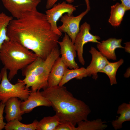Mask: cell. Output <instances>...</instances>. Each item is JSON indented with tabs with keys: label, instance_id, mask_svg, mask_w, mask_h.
<instances>
[{
	"label": "cell",
	"instance_id": "cell-10",
	"mask_svg": "<svg viewBox=\"0 0 130 130\" xmlns=\"http://www.w3.org/2000/svg\"><path fill=\"white\" fill-rule=\"evenodd\" d=\"M58 43L60 47L61 58L68 68L71 69L79 68L75 60L77 53L74 44L66 33H65L62 41H58Z\"/></svg>",
	"mask_w": 130,
	"mask_h": 130
},
{
	"label": "cell",
	"instance_id": "cell-16",
	"mask_svg": "<svg viewBox=\"0 0 130 130\" xmlns=\"http://www.w3.org/2000/svg\"><path fill=\"white\" fill-rule=\"evenodd\" d=\"M117 113L120 114L118 118L112 121V125L115 130L121 129L124 122L130 121V104L124 103L118 107Z\"/></svg>",
	"mask_w": 130,
	"mask_h": 130
},
{
	"label": "cell",
	"instance_id": "cell-25",
	"mask_svg": "<svg viewBox=\"0 0 130 130\" xmlns=\"http://www.w3.org/2000/svg\"><path fill=\"white\" fill-rule=\"evenodd\" d=\"M58 0H47L46 5V8L47 9H49L51 8L55 4ZM68 3H71L73 2L74 0H65ZM87 6V9L89 11L90 10L89 0H85Z\"/></svg>",
	"mask_w": 130,
	"mask_h": 130
},
{
	"label": "cell",
	"instance_id": "cell-28",
	"mask_svg": "<svg viewBox=\"0 0 130 130\" xmlns=\"http://www.w3.org/2000/svg\"><path fill=\"white\" fill-rule=\"evenodd\" d=\"M125 47H124L125 51L128 53L130 52V42H127L124 43Z\"/></svg>",
	"mask_w": 130,
	"mask_h": 130
},
{
	"label": "cell",
	"instance_id": "cell-3",
	"mask_svg": "<svg viewBox=\"0 0 130 130\" xmlns=\"http://www.w3.org/2000/svg\"><path fill=\"white\" fill-rule=\"evenodd\" d=\"M38 57L32 51L10 40L3 43L0 51V60L4 67L9 71L7 77L10 81L19 70L25 67Z\"/></svg>",
	"mask_w": 130,
	"mask_h": 130
},
{
	"label": "cell",
	"instance_id": "cell-24",
	"mask_svg": "<svg viewBox=\"0 0 130 130\" xmlns=\"http://www.w3.org/2000/svg\"><path fill=\"white\" fill-rule=\"evenodd\" d=\"M76 127L70 122H60L55 130H75Z\"/></svg>",
	"mask_w": 130,
	"mask_h": 130
},
{
	"label": "cell",
	"instance_id": "cell-19",
	"mask_svg": "<svg viewBox=\"0 0 130 130\" xmlns=\"http://www.w3.org/2000/svg\"><path fill=\"white\" fill-rule=\"evenodd\" d=\"M105 123L100 119L92 121L81 120L77 123L78 126L75 130H102L107 127Z\"/></svg>",
	"mask_w": 130,
	"mask_h": 130
},
{
	"label": "cell",
	"instance_id": "cell-17",
	"mask_svg": "<svg viewBox=\"0 0 130 130\" xmlns=\"http://www.w3.org/2000/svg\"><path fill=\"white\" fill-rule=\"evenodd\" d=\"M111 7L110 15L108 22L113 26L117 27L121 24L126 11L121 3L117 2Z\"/></svg>",
	"mask_w": 130,
	"mask_h": 130
},
{
	"label": "cell",
	"instance_id": "cell-12",
	"mask_svg": "<svg viewBox=\"0 0 130 130\" xmlns=\"http://www.w3.org/2000/svg\"><path fill=\"white\" fill-rule=\"evenodd\" d=\"M41 106L49 107L51 106V104L39 91H31L27 99L21 101L20 108L25 113H28L36 107Z\"/></svg>",
	"mask_w": 130,
	"mask_h": 130
},
{
	"label": "cell",
	"instance_id": "cell-9",
	"mask_svg": "<svg viewBox=\"0 0 130 130\" xmlns=\"http://www.w3.org/2000/svg\"><path fill=\"white\" fill-rule=\"evenodd\" d=\"M89 11L86 9L77 16L65 14L60 18V21L62 24L58 27V29L61 32L66 33L74 44L76 36L79 31L80 21Z\"/></svg>",
	"mask_w": 130,
	"mask_h": 130
},
{
	"label": "cell",
	"instance_id": "cell-22",
	"mask_svg": "<svg viewBox=\"0 0 130 130\" xmlns=\"http://www.w3.org/2000/svg\"><path fill=\"white\" fill-rule=\"evenodd\" d=\"M60 123L59 117L56 115L44 117L38 121L36 130H55Z\"/></svg>",
	"mask_w": 130,
	"mask_h": 130
},
{
	"label": "cell",
	"instance_id": "cell-21",
	"mask_svg": "<svg viewBox=\"0 0 130 130\" xmlns=\"http://www.w3.org/2000/svg\"><path fill=\"white\" fill-rule=\"evenodd\" d=\"M13 19L12 16L7 15L3 12L0 13V51L3 43L10 40L7 34V28Z\"/></svg>",
	"mask_w": 130,
	"mask_h": 130
},
{
	"label": "cell",
	"instance_id": "cell-11",
	"mask_svg": "<svg viewBox=\"0 0 130 130\" xmlns=\"http://www.w3.org/2000/svg\"><path fill=\"white\" fill-rule=\"evenodd\" d=\"M92 56V59L89 65L86 68L88 76H92L96 80L98 73L100 72L109 62L107 59L95 47H91L89 51Z\"/></svg>",
	"mask_w": 130,
	"mask_h": 130
},
{
	"label": "cell",
	"instance_id": "cell-2",
	"mask_svg": "<svg viewBox=\"0 0 130 130\" xmlns=\"http://www.w3.org/2000/svg\"><path fill=\"white\" fill-rule=\"evenodd\" d=\"M41 92L51 102L60 122H70L75 126L79 122L87 119L91 112L89 106L74 97L66 87H48Z\"/></svg>",
	"mask_w": 130,
	"mask_h": 130
},
{
	"label": "cell",
	"instance_id": "cell-23",
	"mask_svg": "<svg viewBox=\"0 0 130 130\" xmlns=\"http://www.w3.org/2000/svg\"><path fill=\"white\" fill-rule=\"evenodd\" d=\"M38 122L35 120L31 124H26L16 119L7 122L4 128L6 130H36Z\"/></svg>",
	"mask_w": 130,
	"mask_h": 130
},
{
	"label": "cell",
	"instance_id": "cell-7",
	"mask_svg": "<svg viewBox=\"0 0 130 130\" xmlns=\"http://www.w3.org/2000/svg\"><path fill=\"white\" fill-rule=\"evenodd\" d=\"M76 10L75 7L73 5L63 1L55 4L46 11V19L51 25L52 29L59 36H61L62 34L58 29L57 25L58 21L64 13H66L68 15H71Z\"/></svg>",
	"mask_w": 130,
	"mask_h": 130
},
{
	"label": "cell",
	"instance_id": "cell-14",
	"mask_svg": "<svg viewBox=\"0 0 130 130\" xmlns=\"http://www.w3.org/2000/svg\"><path fill=\"white\" fill-rule=\"evenodd\" d=\"M21 100L18 98H10L6 101L4 111L6 114L5 118L7 122L17 119L21 121L22 116L25 113L20 109Z\"/></svg>",
	"mask_w": 130,
	"mask_h": 130
},
{
	"label": "cell",
	"instance_id": "cell-15",
	"mask_svg": "<svg viewBox=\"0 0 130 130\" xmlns=\"http://www.w3.org/2000/svg\"><path fill=\"white\" fill-rule=\"evenodd\" d=\"M68 67L59 57L56 60L51 68L48 79V87L58 85Z\"/></svg>",
	"mask_w": 130,
	"mask_h": 130
},
{
	"label": "cell",
	"instance_id": "cell-18",
	"mask_svg": "<svg viewBox=\"0 0 130 130\" xmlns=\"http://www.w3.org/2000/svg\"><path fill=\"white\" fill-rule=\"evenodd\" d=\"M88 76L86 68L81 67L71 70L68 68L65 71L58 85L62 86L70 80L74 78L81 79L84 78Z\"/></svg>",
	"mask_w": 130,
	"mask_h": 130
},
{
	"label": "cell",
	"instance_id": "cell-30",
	"mask_svg": "<svg viewBox=\"0 0 130 130\" xmlns=\"http://www.w3.org/2000/svg\"><path fill=\"white\" fill-rule=\"evenodd\" d=\"M1 80V74L0 73V80Z\"/></svg>",
	"mask_w": 130,
	"mask_h": 130
},
{
	"label": "cell",
	"instance_id": "cell-27",
	"mask_svg": "<svg viewBox=\"0 0 130 130\" xmlns=\"http://www.w3.org/2000/svg\"><path fill=\"white\" fill-rule=\"evenodd\" d=\"M114 1L116 0H113ZM121 1V3L123 5L125 8L126 11L130 9V0H120Z\"/></svg>",
	"mask_w": 130,
	"mask_h": 130
},
{
	"label": "cell",
	"instance_id": "cell-29",
	"mask_svg": "<svg viewBox=\"0 0 130 130\" xmlns=\"http://www.w3.org/2000/svg\"><path fill=\"white\" fill-rule=\"evenodd\" d=\"M130 69L128 68L126 72L124 74V77L126 78L129 77L130 76Z\"/></svg>",
	"mask_w": 130,
	"mask_h": 130
},
{
	"label": "cell",
	"instance_id": "cell-8",
	"mask_svg": "<svg viewBox=\"0 0 130 130\" xmlns=\"http://www.w3.org/2000/svg\"><path fill=\"white\" fill-rule=\"evenodd\" d=\"M90 25L85 22L81 26L79 32L76 37L74 45L77 53L78 60L82 65H84L85 61L83 57V46L89 42L99 43L100 39L98 36L94 35L91 33Z\"/></svg>",
	"mask_w": 130,
	"mask_h": 130
},
{
	"label": "cell",
	"instance_id": "cell-20",
	"mask_svg": "<svg viewBox=\"0 0 130 130\" xmlns=\"http://www.w3.org/2000/svg\"><path fill=\"white\" fill-rule=\"evenodd\" d=\"M124 60L121 59L118 61L113 62H109L100 72L106 74L108 77L110 84L112 85L117 83L116 75L119 68L124 62Z\"/></svg>",
	"mask_w": 130,
	"mask_h": 130
},
{
	"label": "cell",
	"instance_id": "cell-4",
	"mask_svg": "<svg viewBox=\"0 0 130 130\" xmlns=\"http://www.w3.org/2000/svg\"><path fill=\"white\" fill-rule=\"evenodd\" d=\"M60 55L58 47L56 48L45 60L38 57L36 60L22 70V75L25 77L22 80L26 87H31L32 92L47 88L51 68Z\"/></svg>",
	"mask_w": 130,
	"mask_h": 130
},
{
	"label": "cell",
	"instance_id": "cell-13",
	"mask_svg": "<svg viewBox=\"0 0 130 130\" xmlns=\"http://www.w3.org/2000/svg\"><path fill=\"white\" fill-rule=\"evenodd\" d=\"M122 40V39L110 38L98 43L97 46L99 51L107 59L115 60H117L116 49L124 48L121 45Z\"/></svg>",
	"mask_w": 130,
	"mask_h": 130
},
{
	"label": "cell",
	"instance_id": "cell-5",
	"mask_svg": "<svg viewBox=\"0 0 130 130\" xmlns=\"http://www.w3.org/2000/svg\"><path fill=\"white\" fill-rule=\"evenodd\" d=\"M7 70L3 67L1 71L0 101L5 103L8 99L17 97L21 101L27 99L32 91L27 87L22 80L18 79L15 84H12L8 78Z\"/></svg>",
	"mask_w": 130,
	"mask_h": 130
},
{
	"label": "cell",
	"instance_id": "cell-6",
	"mask_svg": "<svg viewBox=\"0 0 130 130\" xmlns=\"http://www.w3.org/2000/svg\"><path fill=\"white\" fill-rule=\"evenodd\" d=\"M6 9L15 19L27 12L37 10L40 0H1Z\"/></svg>",
	"mask_w": 130,
	"mask_h": 130
},
{
	"label": "cell",
	"instance_id": "cell-1",
	"mask_svg": "<svg viewBox=\"0 0 130 130\" xmlns=\"http://www.w3.org/2000/svg\"><path fill=\"white\" fill-rule=\"evenodd\" d=\"M7 34L10 40L21 44L44 60L58 47L60 37L52 29L45 14L37 10L12 20Z\"/></svg>",
	"mask_w": 130,
	"mask_h": 130
},
{
	"label": "cell",
	"instance_id": "cell-26",
	"mask_svg": "<svg viewBox=\"0 0 130 130\" xmlns=\"http://www.w3.org/2000/svg\"><path fill=\"white\" fill-rule=\"evenodd\" d=\"M5 103L2 102L0 103V130L4 128L6 123L4 121L3 113L5 106Z\"/></svg>",
	"mask_w": 130,
	"mask_h": 130
}]
</instances>
